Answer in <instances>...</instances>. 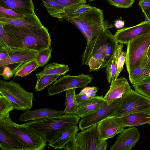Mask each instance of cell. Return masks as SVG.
Listing matches in <instances>:
<instances>
[{
	"instance_id": "cell-1",
	"label": "cell",
	"mask_w": 150,
	"mask_h": 150,
	"mask_svg": "<svg viewBox=\"0 0 150 150\" xmlns=\"http://www.w3.org/2000/svg\"><path fill=\"white\" fill-rule=\"evenodd\" d=\"M64 19L75 25L86 40V46L82 56L81 64L87 65L90 58L112 34L110 29L113 27V25L105 19L102 10L94 6L82 14L66 16Z\"/></svg>"
},
{
	"instance_id": "cell-2",
	"label": "cell",
	"mask_w": 150,
	"mask_h": 150,
	"mask_svg": "<svg viewBox=\"0 0 150 150\" xmlns=\"http://www.w3.org/2000/svg\"><path fill=\"white\" fill-rule=\"evenodd\" d=\"M5 30L23 45L25 49L39 52L50 47L51 39L48 30L41 27L27 28L0 22Z\"/></svg>"
},
{
	"instance_id": "cell-3",
	"label": "cell",
	"mask_w": 150,
	"mask_h": 150,
	"mask_svg": "<svg viewBox=\"0 0 150 150\" xmlns=\"http://www.w3.org/2000/svg\"><path fill=\"white\" fill-rule=\"evenodd\" d=\"M1 127L11 134L22 145L23 150H43L47 141L26 123L19 124L8 117L0 121Z\"/></svg>"
},
{
	"instance_id": "cell-4",
	"label": "cell",
	"mask_w": 150,
	"mask_h": 150,
	"mask_svg": "<svg viewBox=\"0 0 150 150\" xmlns=\"http://www.w3.org/2000/svg\"><path fill=\"white\" fill-rule=\"evenodd\" d=\"M79 119L75 114H64L36 119L26 124L49 142L59 131L69 126L77 125Z\"/></svg>"
},
{
	"instance_id": "cell-5",
	"label": "cell",
	"mask_w": 150,
	"mask_h": 150,
	"mask_svg": "<svg viewBox=\"0 0 150 150\" xmlns=\"http://www.w3.org/2000/svg\"><path fill=\"white\" fill-rule=\"evenodd\" d=\"M0 95L9 100L17 110L25 111L33 107V93L27 91L13 80H0Z\"/></svg>"
},
{
	"instance_id": "cell-6",
	"label": "cell",
	"mask_w": 150,
	"mask_h": 150,
	"mask_svg": "<svg viewBox=\"0 0 150 150\" xmlns=\"http://www.w3.org/2000/svg\"><path fill=\"white\" fill-rule=\"evenodd\" d=\"M150 45V33L130 40L127 44L125 64L129 74L147 56Z\"/></svg>"
},
{
	"instance_id": "cell-7",
	"label": "cell",
	"mask_w": 150,
	"mask_h": 150,
	"mask_svg": "<svg viewBox=\"0 0 150 150\" xmlns=\"http://www.w3.org/2000/svg\"><path fill=\"white\" fill-rule=\"evenodd\" d=\"M150 109V98L132 89L122 98L120 106L114 115L120 117Z\"/></svg>"
},
{
	"instance_id": "cell-8",
	"label": "cell",
	"mask_w": 150,
	"mask_h": 150,
	"mask_svg": "<svg viewBox=\"0 0 150 150\" xmlns=\"http://www.w3.org/2000/svg\"><path fill=\"white\" fill-rule=\"evenodd\" d=\"M93 80L87 74H81L77 76H64L57 80L47 89L49 95L51 96L72 88L85 87Z\"/></svg>"
},
{
	"instance_id": "cell-9",
	"label": "cell",
	"mask_w": 150,
	"mask_h": 150,
	"mask_svg": "<svg viewBox=\"0 0 150 150\" xmlns=\"http://www.w3.org/2000/svg\"><path fill=\"white\" fill-rule=\"evenodd\" d=\"M98 125H93L76 134L72 140L75 150H97L99 140Z\"/></svg>"
},
{
	"instance_id": "cell-10",
	"label": "cell",
	"mask_w": 150,
	"mask_h": 150,
	"mask_svg": "<svg viewBox=\"0 0 150 150\" xmlns=\"http://www.w3.org/2000/svg\"><path fill=\"white\" fill-rule=\"evenodd\" d=\"M122 98L115 100L96 111L81 118L79 122V128L81 130L95 124L115 114L122 101Z\"/></svg>"
},
{
	"instance_id": "cell-11",
	"label": "cell",
	"mask_w": 150,
	"mask_h": 150,
	"mask_svg": "<svg viewBox=\"0 0 150 150\" xmlns=\"http://www.w3.org/2000/svg\"><path fill=\"white\" fill-rule=\"evenodd\" d=\"M150 33V22L145 19L132 27L117 30L114 35L116 41L126 45L131 40L142 35Z\"/></svg>"
},
{
	"instance_id": "cell-12",
	"label": "cell",
	"mask_w": 150,
	"mask_h": 150,
	"mask_svg": "<svg viewBox=\"0 0 150 150\" xmlns=\"http://www.w3.org/2000/svg\"><path fill=\"white\" fill-rule=\"evenodd\" d=\"M125 127L119 117L114 115L108 117L98 123L99 140L112 138L121 133Z\"/></svg>"
},
{
	"instance_id": "cell-13",
	"label": "cell",
	"mask_w": 150,
	"mask_h": 150,
	"mask_svg": "<svg viewBox=\"0 0 150 150\" xmlns=\"http://www.w3.org/2000/svg\"><path fill=\"white\" fill-rule=\"evenodd\" d=\"M140 133L135 127L124 130L117 137L110 150H130L136 145L139 139Z\"/></svg>"
},
{
	"instance_id": "cell-14",
	"label": "cell",
	"mask_w": 150,
	"mask_h": 150,
	"mask_svg": "<svg viewBox=\"0 0 150 150\" xmlns=\"http://www.w3.org/2000/svg\"><path fill=\"white\" fill-rule=\"evenodd\" d=\"M8 55L0 60V67L16 63H21L35 59L37 51L24 48H15L7 47Z\"/></svg>"
},
{
	"instance_id": "cell-15",
	"label": "cell",
	"mask_w": 150,
	"mask_h": 150,
	"mask_svg": "<svg viewBox=\"0 0 150 150\" xmlns=\"http://www.w3.org/2000/svg\"><path fill=\"white\" fill-rule=\"evenodd\" d=\"M110 88L104 97L108 105L115 100L122 98L132 89L127 80L121 77L117 78L110 83Z\"/></svg>"
},
{
	"instance_id": "cell-16",
	"label": "cell",
	"mask_w": 150,
	"mask_h": 150,
	"mask_svg": "<svg viewBox=\"0 0 150 150\" xmlns=\"http://www.w3.org/2000/svg\"><path fill=\"white\" fill-rule=\"evenodd\" d=\"M79 130L77 125L68 127L57 133L48 142V145L55 149H63L74 139Z\"/></svg>"
},
{
	"instance_id": "cell-17",
	"label": "cell",
	"mask_w": 150,
	"mask_h": 150,
	"mask_svg": "<svg viewBox=\"0 0 150 150\" xmlns=\"http://www.w3.org/2000/svg\"><path fill=\"white\" fill-rule=\"evenodd\" d=\"M107 102L102 96H97L78 104L75 114L82 118L92 114L107 105Z\"/></svg>"
},
{
	"instance_id": "cell-18",
	"label": "cell",
	"mask_w": 150,
	"mask_h": 150,
	"mask_svg": "<svg viewBox=\"0 0 150 150\" xmlns=\"http://www.w3.org/2000/svg\"><path fill=\"white\" fill-rule=\"evenodd\" d=\"M0 5L12 9L25 15L35 13L32 0H0Z\"/></svg>"
},
{
	"instance_id": "cell-19",
	"label": "cell",
	"mask_w": 150,
	"mask_h": 150,
	"mask_svg": "<svg viewBox=\"0 0 150 150\" xmlns=\"http://www.w3.org/2000/svg\"><path fill=\"white\" fill-rule=\"evenodd\" d=\"M64 113V110H57L47 108L36 110L33 111L29 110L21 114L18 120L21 122L27 121L40 118L61 115Z\"/></svg>"
},
{
	"instance_id": "cell-20",
	"label": "cell",
	"mask_w": 150,
	"mask_h": 150,
	"mask_svg": "<svg viewBox=\"0 0 150 150\" xmlns=\"http://www.w3.org/2000/svg\"><path fill=\"white\" fill-rule=\"evenodd\" d=\"M0 22L16 26L27 28L41 27L43 26L35 13L16 19L0 17Z\"/></svg>"
},
{
	"instance_id": "cell-21",
	"label": "cell",
	"mask_w": 150,
	"mask_h": 150,
	"mask_svg": "<svg viewBox=\"0 0 150 150\" xmlns=\"http://www.w3.org/2000/svg\"><path fill=\"white\" fill-rule=\"evenodd\" d=\"M150 71V62L147 56L129 74V81L134 84L142 80Z\"/></svg>"
},
{
	"instance_id": "cell-22",
	"label": "cell",
	"mask_w": 150,
	"mask_h": 150,
	"mask_svg": "<svg viewBox=\"0 0 150 150\" xmlns=\"http://www.w3.org/2000/svg\"><path fill=\"white\" fill-rule=\"evenodd\" d=\"M119 117L125 127L150 123V115L143 112L132 113Z\"/></svg>"
},
{
	"instance_id": "cell-23",
	"label": "cell",
	"mask_w": 150,
	"mask_h": 150,
	"mask_svg": "<svg viewBox=\"0 0 150 150\" xmlns=\"http://www.w3.org/2000/svg\"><path fill=\"white\" fill-rule=\"evenodd\" d=\"M0 147L3 150H23L21 143L9 133L0 127Z\"/></svg>"
},
{
	"instance_id": "cell-24",
	"label": "cell",
	"mask_w": 150,
	"mask_h": 150,
	"mask_svg": "<svg viewBox=\"0 0 150 150\" xmlns=\"http://www.w3.org/2000/svg\"><path fill=\"white\" fill-rule=\"evenodd\" d=\"M118 43L112 34L107 38L104 44L100 48L103 53L104 61L101 68L106 67L113 58Z\"/></svg>"
},
{
	"instance_id": "cell-25",
	"label": "cell",
	"mask_w": 150,
	"mask_h": 150,
	"mask_svg": "<svg viewBox=\"0 0 150 150\" xmlns=\"http://www.w3.org/2000/svg\"><path fill=\"white\" fill-rule=\"evenodd\" d=\"M69 70L67 65L53 62L47 65L43 70L36 74L37 78L47 75H64Z\"/></svg>"
},
{
	"instance_id": "cell-26",
	"label": "cell",
	"mask_w": 150,
	"mask_h": 150,
	"mask_svg": "<svg viewBox=\"0 0 150 150\" xmlns=\"http://www.w3.org/2000/svg\"><path fill=\"white\" fill-rule=\"evenodd\" d=\"M42 1L48 13L51 16L56 18L61 22L63 21L65 17V11L63 7L51 0H43Z\"/></svg>"
},
{
	"instance_id": "cell-27",
	"label": "cell",
	"mask_w": 150,
	"mask_h": 150,
	"mask_svg": "<svg viewBox=\"0 0 150 150\" xmlns=\"http://www.w3.org/2000/svg\"><path fill=\"white\" fill-rule=\"evenodd\" d=\"M39 67L35 59L20 63L14 69V76L24 77Z\"/></svg>"
},
{
	"instance_id": "cell-28",
	"label": "cell",
	"mask_w": 150,
	"mask_h": 150,
	"mask_svg": "<svg viewBox=\"0 0 150 150\" xmlns=\"http://www.w3.org/2000/svg\"><path fill=\"white\" fill-rule=\"evenodd\" d=\"M123 44H119L113 58L106 67V78L108 82H111L116 78L117 58L120 52L123 50Z\"/></svg>"
},
{
	"instance_id": "cell-29",
	"label": "cell",
	"mask_w": 150,
	"mask_h": 150,
	"mask_svg": "<svg viewBox=\"0 0 150 150\" xmlns=\"http://www.w3.org/2000/svg\"><path fill=\"white\" fill-rule=\"evenodd\" d=\"M0 43L10 48H24L23 45L13 35L6 32L1 24Z\"/></svg>"
},
{
	"instance_id": "cell-30",
	"label": "cell",
	"mask_w": 150,
	"mask_h": 150,
	"mask_svg": "<svg viewBox=\"0 0 150 150\" xmlns=\"http://www.w3.org/2000/svg\"><path fill=\"white\" fill-rule=\"evenodd\" d=\"M76 88L67 90L66 91L65 108L64 114H75L78 103L76 100Z\"/></svg>"
},
{
	"instance_id": "cell-31",
	"label": "cell",
	"mask_w": 150,
	"mask_h": 150,
	"mask_svg": "<svg viewBox=\"0 0 150 150\" xmlns=\"http://www.w3.org/2000/svg\"><path fill=\"white\" fill-rule=\"evenodd\" d=\"M104 59L103 53L100 48L88 61L87 65L89 67V71H98L101 68Z\"/></svg>"
},
{
	"instance_id": "cell-32",
	"label": "cell",
	"mask_w": 150,
	"mask_h": 150,
	"mask_svg": "<svg viewBox=\"0 0 150 150\" xmlns=\"http://www.w3.org/2000/svg\"><path fill=\"white\" fill-rule=\"evenodd\" d=\"M14 109L12 103L6 97L0 95V121L10 117L9 113Z\"/></svg>"
},
{
	"instance_id": "cell-33",
	"label": "cell",
	"mask_w": 150,
	"mask_h": 150,
	"mask_svg": "<svg viewBox=\"0 0 150 150\" xmlns=\"http://www.w3.org/2000/svg\"><path fill=\"white\" fill-rule=\"evenodd\" d=\"M60 75H45L37 78L35 87L36 92L41 91L47 86L55 81Z\"/></svg>"
},
{
	"instance_id": "cell-34",
	"label": "cell",
	"mask_w": 150,
	"mask_h": 150,
	"mask_svg": "<svg viewBox=\"0 0 150 150\" xmlns=\"http://www.w3.org/2000/svg\"><path fill=\"white\" fill-rule=\"evenodd\" d=\"M52 51L50 47L38 52L35 59L39 67H43L47 64L51 57Z\"/></svg>"
},
{
	"instance_id": "cell-35",
	"label": "cell",
	"mask_w": 150,
	"mask_h": 150,
	"mask_svg": "<svg viewBox=\"0 0 150 150\" xmlns=\"http://www.w3.org/2000/svg\"><path fill=\"white\" fill-rule=\"evenodd\" d=\"M25 16L23 13L12 9L0 5V17L16 19L22 18Z\"/></svg>"
},
{
	"instance_id": "cell-36",
	"label": "cell",
	"mask_w": 150,
	"mask_h": 150,
	"mask_svg": "<svg viewBox=\"0 0 150 150\" xmlns=\"http://www.w3.org/2000/svg\"><path fill=\"white\" fill-rule=\"evenodd\" d=\"M93 7L86 4L77 6L65 11V17L75 16L82 14L91 9Z\"/></svg>"
},
{
	"instance_id": "cell-37",
	"label": "cell",
	"mask_w": 150,
	"mask_h": 150,
	"mask_svg": "<svg viewBox=\"0 0 150 150\" xmlns=\"http://www.w3.org/2000/svg\"><path fill=\"white\" fill-rule=\"evenodd\" d=\"M62 6L65 11L77 6L86 4V0H50Z\"/></svg>"
},
{
	"instance_id": "cell-38",
	"label": "cell",
	"mask_w": 150,
	"mask_h": 150,
	"mask_svg": "<svg viewBox=\"0 0 150 150\" xmlns=\"http://www.w3.org/2000/svg\"><path fill=\"white\" fill-rule=\"evenodd\" d=\"M132 86L135 91L150 98V82L137 83Z\"/></svg>"
},
{
	"instance_id": "cell-39",
	"label": "cell",
	"mask_w": 150,
	"mask_h": 150,
	"mask_svg": "<svg viewBox=\"0 0 150 150\" xmlns=\"http://www.w3.org/2000/svg\"><path fill=\"white\" fill-rule=\"evenodd\" d=\"M109 4L116 7L127 8L132 6L134 0H108Z\"/></svg>"
},
{
	"instance_id": "cell-40",
	"label": "cell",
	"mask_w": 150,
	"mask_h": 150,
	"mask_svg": "<svg viewBox=\"0 0 150 150\" xmlns=\"http://www.w3.org/2000/svg\"><path fill=\"white\" fill-rule=\"evenodd\" d=\"M126 52L122 50L118 56L117 64V69L116 78H117L120 73L122 71L123 66L125 61Z\"/></svg>"
},
{
	"instance_id": "cell-41",
	"label": "cell",
	"mask_w": 150,
	"mask_h": 150,
	"mask_svg": "<svg viewBox=\"0 0 150 150\" xmlns=\"http://www.w3.org/2000/svg\"><path fill=\"white\" fill-rule=\"evenodd\" d=\"M0 69H2V71H0V75L2 76L5 80H9L11 76L14 75V72L12 69L9 67H1Z\"/></svg>"
},
{
	"instance_id": "cell-42",
	"label": "cell",
	"mask_w": 150,
	"mask_h": 150,
	"mask_svg": "<svg viewBox=\"0 0 150 150\" xmlns=\"http://www.w3.org/2000/svg\"><path fill=\"white\" fill-rule=\"evenodd\" d=\"M98 91L96 87H85L81 91L86 93L90 98L91 99L95 96L96 94Z\"/></svg>"
},
{
	"instance_id": "cell-43",
	"label": "cell",
	"mask_w": 150,
	"mask_h": 150,
	"mask_svg": "<svg viewBox=\"0 0 150 150\" xmlns=\"http://www.w3.org/2000/svg\"><path fill=\"white\" fill-rule=\"evenodd\" d=\"M107 146V139L99 140L97 145V150H106Z\"/></svg>"
},
{
	"instance_id": "cell-44",
	"label": "cell",
	"mask_w": 150,
	"mask_h": 150,
	"mask_svg": "<svg viewBox=\"0 0 150 150\" xmlns=\"http://www.w3.org/2000/svg\"><path fill=\"white\" fill-rule=\"evenodd\" d=\"M8 55L7 47L0 43V60L5 58Z\"/></svg>"
},
{
	"instance_id": "cell-45",
	"label": "cell",
	"mask_w": 150,
	"mask_h": 150,
	"mask_svg": "<svg viewBox=\"0 0 150 150\" xmlns=\"http://www.w3.org/2000/svg\"><path fill=\"white\" fill-rule=\"evenodd\" d=\"M139 5L142 10L150 8V0H140Z\"/></svg>"
},
{
	"instance_id": "cell-46",
	"label": "cell",
	"mask_w": 150,
	"mask_h": 150,
	"mask_svg": "<svg viewBox=\"0 0 150 150\" xmlns=\"http://www.w3.org/2000/svg\"><path fill=\"white\" fill-rule=\"evenodd\" d=\"M125 24L124 21L118 19L115 21L114 25L115 28L117 29H121L124 27Z\"/></svg>"
},
{
	"instance_id": "cell-47",
	"label": "cell",
	"mask_w": 150,
	"mask_h": 150,
	"mask_svg": "<svg viewBox=\"0 0 150 150\" xmlns=\"http://www.w3.org/2000/svg\"><path fill=\"white\" fill-rule=\"evenodd\" d=\"M142 10L145 16V19L150 22V8Z\"/></svg>"
},
{
	"instance_id": "cell-48",
	"label": "cell",
	"mask_w": 150,
	"mask_h": 150,
	"mask_svg": "<svg viewBox=\"0 0 150 150\" xmlns=\"http://www.w3.org/2000/svg\"><path fill=\"white\" fill-rule=\"evenodd\" d=\"M147 56L149 59H150V45L147 52Z\"/></svg>"
},
{
	"instance_id": "cell-49",
	"label": "cell",
	"mask_w": 150,
	"mask_h": 150,
	"mask_svg": "<svg viewBox=\"0 0 150 150\" xmlns=\"http://www.w3.org/2000/svg\"><path fill=\"white\" fill-rule=\"evenodd\" d=\"M142 112L150 115V109Z\"/></svg>"
},
{
	"instance_id": "cell-50",
	"label": "cell",
	"mask_w": 150,
	"mask_h": 150,
	"mask_svg": "<svg viewBox=\"0 0 150 150\" xmlns=\"http://www.w3.org/2000/svg\"><path fill=\"white\" fill-rule=\"evenodd\" d=\"M95 0H88V1H95Z\"/></svg>"
},
{
	"instance_id": "cell-51",
	"label": "cell",
	"mask_w": 150,
	"mask_h": 150,
	"mask_svg": "<svg viewBox=\"0 0 150 150\" xmlns=\"http://www.w3.org/2000/svg\"><path fill=\"white\" fill-rule=\"evenodd\" d=\"M149 126H150V123H149Z\"/></svg>"
},
{
	"instance_id": "cell-52",
	"label": "cell",
	"mask_w": 150,
	"mask_h": 150,
	"mask_svg": "<svg viewBox=\"0 0 150 150\" xmlns=\"http://www.w3.org/2000/svg\"><path fill=\"white\" fill-rule=\"evenodd\" d=\"M41 0V1H43V0Z\"/></svg>"
},
{
	"instance_id": "cell-53",
	"label": "cell",
	"mask_w": 150,
	"mask_h": 150,
	"mask_svg": "<svg viewBox=\"0 0 150 150\" xmlns=\"http://www.w3.org/2000/svg\"><path fill=\"white\" fill-rule=\"evenodd\" d=\"M149 60H150V59H149Z\"/></svg>"
}]
</instances>
